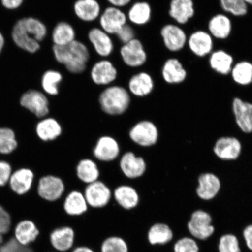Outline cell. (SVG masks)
<instances>
[{
    "label": "cell",
    "instance_id": "6da1fadb",
    "mask_svg": "<svg viewBox=\"0 0 252 252\" xmlns=\"http://www.w3.org/2000/svg\"><path fill=\"white\" fill-rule=\"evenodd\" d=\"M46 33V27L42 22L29 18L17 22L12 35L16 45L28 52L33 53L40 49L39 42L45 38Z\"/></svg>",
    "mask_w": 252,
    "mask_h": 252
},
{
    "label": "cell",
    "instance_id": "7a4b0ae2",
    "mask_svg": "<svg viewBox=\"0 0 252 252\" xmlns=\"http://www.w3.org/2000/svg\"><path fill=\"white\" fill-rule=\"evenodd\" d=\"M56 61L65 65L71 73L78 74L86 70L90 53L83 43L75 40L68 45L53 47Z\"/></svg>",
    "mask_w": 252,
    "mask_h": 252
},
{
    "label": "cell",
    "instance_id": "3957f363",
    "mask_svg": "<svg viewBox=\"0 0 252 252\" xmlns=\"http://www.w3.org/2000/svg\"><path fill=\"white\" fill-rule=\"evenodd\" d=\"M99 101L102 109L110 115H120L124 113L130 104L128 91L121 86L106 88L100 94Z\"/></svg>",
    "mask_w": 252,
    "mask_h": 252
},
{
    "label": "cell",
    "instance_id": "277c9868",
    "mask_svg": "<svg viewBox=\"0 0 252 252\" xmlns=\"http://www.w3.org/2000/svg\"><path fill=\"white\" fill-rule=\"evenodd\" d=\"M187 228L189 235L198 242L207 241L216 231L212 214L203 209L192 212Z\"/></svg>",
    "mask_w": 252,
    "mask_h": 252
},
{
    "label": "cell",
    "instance_id": "5b68a950",
    "mask_svg": "<svg viewBox=\"0 0 252 252\" xmlns=\"http://www.w3.org/2000/svg\"><path fill=\"white\" fill-rule=\"evenodd\" d=\"M20 105L37 119L46 117L49 113V102L45 94L39 91L31 90L20 97Z\"/></svg>",
    "mask_w": 252,
    "mask_h": 252
},
{
    "label": "cell",
    "instance_id": "8992f818",
    "mask_svg": "<svg viewBox=\"0 0 252 252\" xmlns=\"http://www.w3.org/2000/svg\"><path fill=\"white\" fill-rule=\"evenodd\" d=\"M64 184L57 176L47 175L39 179L37 184V194L41 199L53 202L59 199L64 192Z\"/></svg>",
    "mask_w": 252,
    "mask_h": 252
},
{
    "label": "cell",
    "instance_id": "52a82bcc",
    "mask_svg": "<svg viewBox=\"0 0 252 252\" xmlns=\"http://www.w3.org/2000/svg\"><path fill=\"white\" fill-rule=\"evenodd\" d=\"M160 35L166 48L170 52H180L187 45L188 36L179 25H165L160 30Z\"/></svg>",
    "mask_w": 252,
    "mask_h": 252
},
{
    "label": "cell",
    "instance_id": "ba28073f",
    "mask_svg": "<svg viewBox=\"0 0 252 252\" xmlns=\"http://www.w3.org/2000/svg\"><path fill=\"white\" fill-rule=\"evenodd\" d=\"M130 137L135 143L143 147H150L158 140L159 132L157 126L150 121L138 123L131 129Z\"/></svg>",
    "mask_w": 252,
    "mask_h": 252
},
{
    "label": "cell",
    "instance_id": "9c48e42d",
    "mask_svg": "<svg viewBox=\"0 0 252 252\" xmlns=\"http://www.w3.org/2000/svg\"><path fill=\"white\" fill-rule=\"evenodd\" d=\"M187 45L193 55L204 58L213 52L214 38L209 32L197 30L188 36Z\"/></svg>",
    "mask_w": 252,
    "mask_h": 252
},
{
    "label": "cell",
    "instance_id": "30bf717a",
    "mask_svg": "<svg viewBox=\"0 0 252 252\" xmlns=\"http://www.w3.org/2000/svg\"><path fill=\"white\" fill-rule=\"evenodd\" d=\"M84 195L88 206L95 209L107 206L112 197L110 189L99 181L88 184Z\"/></svg>",
    "mask_w": 252,
    "mask_h": 252
},
{
    "label": "cell",
    "instance_id": "8fae6325",
    "mask_svg": "<svg viewBox=\"0 0 252 252\" xmlns=\"http://www.w3.org/2000/svg\"><path fill=\"white\" fill-rule=\"evenodd\" d=\"M120 53L125 64L130 67H140L147 61L146 50L141 41L137 39L125 44Z\"/></svg>",
    "mask_w": 252,
    "mask_h": 252
},
{
    "label": "cell",
    "instance_id": "7c38bea8",
    "mask_svg": "<svg viewBox=\"0 0 252 252\" xmlns=\"http://www.w3.org/2000/svg\"><path fill=\"white\" fill-rule=\"evenodd\" d=\"M34 181L33 172L31 169L22 168L12 172L8 186L15 194L24 196L31 191Z\"/></svg>",
    "mask_w": 252,
    "mask_h": 252
},
{
    "label": "cell",
    "instance_id": "4fadbf2b",
    "mask_svg": "<svg viewBox=\"0 0 252 252\" xmlns=\"http://www.w3.org/2000/svg\"><path fill=\"white\" fill-rule=\"evenodd\" d=\"M232 108L235 122L240 130L246 134L252 133V103L235 97Z\"/></svg>",
    "mask_w": 252,
    "mask_h": 252
},
{
    "label": "cell",
    "instance_id": "5bb4252c",
    "mask_svg": "<svg viewBox=\"0 0 252 252\" xmlns=\"http://www.w3.org/2000/svg\"><path fill=\"white\" fill-rule=\"evenodd\" d=\"M213 151L220 159L235 160L241 155L242 144L240 141L235 137H222L216 142Z\"/></svg>",
    "mask_w": 252,
    "mask_h": 252
},
{
    "label": "cell",
    "instance_id": "9a60e30c",
    "mask_svg": "<svg viewBox=\"0 0 252 252\" xmlns=\"http://www.w3.org/2000/svg\"><path fill=\"white\" fill-rule=\"evenodd\" d=\"M99 23L105 32L116 34L127 23V17L120 8L110 7L100 15Z\"/></svg>",
    "mask_w": 252,
    "mask_h": 252
},
{
    "label": "cell",
    "instance_id": "2e32d148",
    "mask_svg": "<svg viewBox=\"0 0 252 252\" xmlns=\"http://www.w3.org/2000/svg\"><path fill=\"white\" fill-rule=\"evenodd\" d=\"M196 194L204 201L214 199L219 193L221 183L218 176L212 173H204L198 178Z\"/></svg>",
    "mask_w": 252,
    "mask_h": 252
},
{
    "label": "cell",
    "instance_id": "e0dca14e",
    "mask_svg": "<svg viewBox=\"0 0 252 252\" xmlns=\"http://www.w3.org/2000/svg\"><path fill=\"white\" fill-rule=\"evenodd\" d=\"M147 239L153 247H165L174 241V233L168 223L158 222L151 225L147 233Z\"/></svg>",
    "mask_w": 252,
    "mask_h": 252
},
{
    "label": "cell",
    "instance_id": "ac0fdd59",
    "mask_svg": "<svg viewBox=\"0 0 252 252\" xmlns=\"http://www.w3.org/2000/svg\"><path fill=\"white\" fill-rule=\"evenodd\" d=\"M75 239L74 230L68 226L53 229L49 236L50 245L56 251L61 252L71 250L74 246Z\"/></svg>",
    "mask_w": 252,
    "mask_h": 252
},
{
    "label": "cell",
    "instance_id": "d6986e66",
    "mask_svg": "<svg viewBox=\"0 0 252 252\" xmlns=\"http://www.w3.org/2000/svg\"><path fill=\"white\" fill-rule=\"evenodd\" d=\"M195 15L193 0H171L169 15L178 25L187 24Z\"/></svg>",
    "mask_w": 252,
    "mask_h": 252
},
{
    "label": "cell",
    "instance_id": "ffe728a7",
    "mask_svg": "<svg viewBox=\"0 0 252 252\" xmlns=\"http://www.w3.org/2000/svg\"><path fill=\"white\" fill-rule=\"evenodd\" d=\"M162 76L166 83L179 84L187 80L188 72L184 64L176 58L167 59L162 68Z\"/></svg>",
    "mask_w": 252,
    "mask_h": 252
},
{
    "label": "cell",
    "instance_id": "44dd1931",
    "mask_svg": "<svg viewBox=\"0 0 252 252\" xmlns=\"http://www.w3.org/2000/svg\"><path fill=\"white\" fill-rule=\"evenodd\" d=\"M118 71L112 62L102 60L93 65L91 77L94 83L105 86L113 83L117 77Z\"/></svg>",
    "mask_w": 252,
    "mask_h": 252
},
{
    "label": "cell",
    "instance_id": "7402d4cb",
    "mask_svg": "<svg viewBox=\"0 0 252 252\" xmlns=\"http://www.w3.org/2000/svg\"><path fill=\"white\" fill-rule=\"evenodd\" d=\"M232 23L228 15L219 13L213 16L208 23V32L214 39L225 40L231 35Z\"/></svg>",
    "mask_w": 252,
    "mask_h": 252
},
{
    "label": "cell",
    "instance_id": "603a6c76",
    "mask_svg": "<svg viewBox=\"0 0 252 252\" xmlns=\"http://www.w3.org/2000/svg\"><path fill=\"white\" fill-rule=\"evenodd\" d=\"M120 166L126 176L130 179L140 177L146 170V163L143 158L128 152L122 156Z\"/></svg>",
    "mask_w": 252,
    "mask_h": 252
},
{
    "label": "cell",
    "instance_id": "cb8c5ba5",
    "mask_svg": "<svg viewBox=\"0 0 252 252\" xmlns=\"http://www.w3.org/2000/svg\"><path fill=\"white\" fill-rule=\"evenodd\" d=\"M40 234V230L36 223L30 220H21L14 228V238L24 246H30L34 243Z\"/></svg>",
    "mask_w": 252,
    "mask_h": 252
},
{
    "label": "cell",
    "instance_id": "d4e9b609",
    "mask_svg": "<svg viewBox=\"0 0 252 252\" xmlns=\"http://www.w3.org/2000/svg\"><path fill=\"white\" fill-rule=\"evenodd\" d=\"M120 148L118 142L110 136L100 137L94 149V155L104 162L115 160L119 156Z\"/></svg>",
    "mask_w": 252,
    "mask_h": 252
},
{
    "label": "cell",
    "instance_id": "484cf974",
    "mask_svg": "<svg viewBox=\"0 0 252 252\" xmlns=\"http://www.w3.org/2000/svg\"><path fill=\"white\" fill-rule=\"evenodd\" d=\"M209 63L210 68L214 71L222 75L230 74L235 64L233 56L222 49L213 50L209 55Z\"/></svg>",
    "mask_w": 252,
    "mask_h": 252
},
{
    "label": "cell",
    "instance_id": "4316f807",
    "mask_svg": "<svg viewBox=\"0 0 252 252\" xmlns=\"http://www.w3.org/2000/svg\"><path fill=\"white\" fill-rule=\"evenodd\" d=\"M88 39L93 45L94 50L102 57H108L113 51V43L109 34L100 28H94L88 33Z\"/></svg>",
    "mask_w": 252,
    "mask_h": 252
},
{
    "label": "cell",
    "instance_id": "83f0119b",
    "mask_svg": "<svg viewBox=\"0 0 252 252\" xmlns=\"http://www.w3.org/2000/svg\"><path fill=\"white\" fill-rule=\"evenodd\" d=\"M35 132L37 138L43 142L53 141L61 135L62 128L54 118H45L37 123Z\"/></svg>",
    "mask_w": 252,
    "mask_h": 252
},
{
    "label": "cell",
    "instance_id": "f1b7e54d",
    "mask_svg": "<svg viewBox=\"0 0 252 252\" xmlns=\"http://www.w3.org/2000/svg\"><path fill=\"white\" fill-rule=\"evenodd\" d=\"M154 82L151 75L146 72L133 75L128 82V88L134 95L144 97L149 95L154 90Z\"/></svg>",
    "mask_w": 252,
    "mask_h": 252
},
{
    "label": "cell",
    "instance_id": "f546056e",
    "mask_svg": "<svg viewBox=\"0 0 252 252\" xmlns=\"http://www.w3.org/2000/svg\"><path fill=\"white\" fill-rule=\"evenodd\" d=\"M74 9L77 17L85 22L94 21L100 14V6L96 0H78Z\"/></svg>",
    "mask_w": 252,
    "mask_h": 252
},
{
    "label": "cell",
    "instance_id": "4dcf8cb0",
    "mask_svg": "<svg viewBox=\"0 0 252 252\" xmlns=\"http://www.w3.org/2000/svg\"><path fill=\"white\" fill-rule=\"evenodd\" d=\"M114 197L117 203L126 210H131L137 206L140 198L133 187L122 185L115 189Z\"/></svg>",
    "mask_w": 252,
    "mask_h": 252
},
{
    "label": "cell",
    "instance_id": "1f68e13d",
    "mask_svg": "<svg viewBox=\"0 0 252 252\" xmlns=\"http://www.w3.org/2000/svg\"><path fill=\"white\" fill-rule=\"evenodd\" d=\"M88 203L84 195L78 191L69 193L63 204L65 212L69 216H78L86 213Z\"/></svg>",
    "mask_w": 252,
    "mask_h": 252
},
{
    "label": "cell",
    "instance_id": "d6a6232c",
    "mask_svg": "<svg viewBox=\"0 0 252 252\" xmlns=\"http://www.w3.org/2000/svg\"><path fill=\"white\" fill-rule=\"evenodd\" d=\"M232 80L241 86H248L252 83V63L242 61L235 63L231 71Z\"/></svg>",
    "mask_w": 252,
    "mask_h": 252
},
{
    "label": "cell",
    "instance_id": "836d02e7",
    "mask_svg": "<svg viewBox=\"0 0 252 252\" xmlns=\"http://www.w3.org/2000/svg\"><path fill=\"white\" fill-rule=\"evenodd\" d=\"M52 38L55 46L68 45L75 40V32L70 24L61 22L56 25L53 32Z\"/></svg>",
    "mask_w": 252,
    "mask_h": 252
},
{
    "label": "cell",
    "instance_id": "e575fe53",
    "mask_svg": "<svg viewBox=\"0 0 252 252\" xmlns=\"http://www.w3.org/2000/svg\"><path fill=\"white\" fill-rule=\"evenodd\" d=\"M99 171L96 163L93 160H81L77 166V175L82 182L90 184L96 182L99 177Z\"/></svg>",
    "mask_w": 252,
    "mask_h": 252
},
{
    "label": "cell",
    "instance_id": "d590c367",
    "mask_svg": "<svg viewBox=\"0 0 252 252\" xmlns=\"http://www.w3.org/2000/svg\"><path fill=\"white\" fill-rule=\"evenodd\" d=\"M152 10L146 2L135 3L128 12V18L132 23L137 25L147 24L151 20Z\"/></svg>",
    "mask_w": 252,
    "mask_h": 252
},
{
    "label": "cell",
    "instance_id": "8d00e7d4",
    "mask_svg": "<svg viewBox=\"0 0 252 252\" xmlns=\"http://www.w3.org/2000/svg\"><path fill=\"white\" fill-rule=\"evenodd\" d=\"M18 146L14 130L8 127H0V154L9 155L17 150Z\"/></svg>",
    "mask_w": 252,
    "mask_h": 252
},
{
    "label": "cell",
    "instance_id": "74e56055",
    "mask_svg": "<svg viewBox=\"0 0 252 252\" xmlns=\"http://www.w3.org/2000/svg\"><path fill=\"white\" fill-rule=\"evenodd\" d=\"M63 80V76L59 72L49 70L43 74L42 86L45 92L51 96H56L59 94V86Z\"/></svg>",
    "mask_w": 252,
    "mask_h": 252
},
{
    "label": "cell",
    "instance_id": "f35d334b",
    "mask_svg": "<svg viewBox=\"0 0 252 252\" xmlns=\"http://www.w3.org/2000/svg\"><path fill=\"white\" fill-rule=\"evenodd\" d=\"M218 252H242L240 239L232 233H225L220 236L217 243Z\"/></svg>",
    "mask_w": 252,
    "mask_h": 252
},
{
    "label": "cell",
    "instance_id": "ab89813d",
    "mask_svg": "<svg viewBox=\"0 0 252 252\" xmlns=\"http://www.w3.org/2000/svg\"><path fill=\"white\" fill-rule=\"evenodd\" d=\"M222 10L236 17H242L248 13L249 6L242 0H220Z\"/></svg>",
    "mask_w": 252,
    "mask_h": 252
},
{
    "label": "cell",
    "instance_id": "60d3db41",
    "mask_svg": "<svg viewBox=\"0 0 252 252\" xmlns=\"http://www.w3.org/2000/svg\"><path fill=\"white\" fill-rule=\"evenodd\" d=\"M100 252H128L127 242L118 236H109L100 246Z\"/></svg>",
    "mask_w": 252,
    "mask_h": 252
},
{
    "label": "cell",
    "instance_id": "b9f144b4",
    "mask_svg": "<svg viewBox=\"0 0 252 252\" xmlns=\"http://www.w3.org/2000/svg\"><path fill=\"white\" fill-rule=\"evenodd\" d=\"M172 252H200L199 243L190 236H183L172 243Z\"/></svg>",
    "mask_w": 252,
    "mask_h": 252
},
{
    "label": "cell",
    "instance_id": "7bdbcfd3",
    "mask_svg": "<svg viewBox=\"0 0 252 252\" xmlns=\"http://www.w3.org/2000/svg\"><path fill=\"white\" fill-rule=\"evenodd\" d=\"M12 229V220L10 214L1 205H0V246L5 241V238Z\"/></svg>",
    "mask_w": 252,
    "mask_h": 252
},
{
    "label": "cell",
    "instance_id": "ee69618b",
    "mask_svg": "<svg viewBox=\"0 0 252 252\" xmlns=\"http://www.w3.org/2000/svg\"><path fill=\"white\" fill-rule=\"evenodd\" d=\"M0 252H36L33 248L30 246H24L16 240L14 236L5 239L0 246Z\"/></svg>",
    "mask_w": 252,
    "mask_h": 252
},
{
    "label": "cell",
    "instance_id": "f6af8a7d",
    "mask_svg": "<svg viewBox=\"0 0 252 252\" xmlns=\"http://www.w3.org/2000/svg\"><path fill=\"white\" fill-rule=\"evenodd\" d=\"M13 170L9 163L4 160H0V188L7 186Z\"/></svg>",
    "mask_w": 252,
    "mask_h": 252
},
{
    "label": "cell",
    "instance_id": "bcb514c9",
    "mask_svg": "<svg viewBox=\"0 0 252 252\" xmlns=\"http://www.w3.org/2000/svg\"><path fill=\"white\" fill-rule=\"evenodd\" d=\"M116 35L118 36V39L124 43H127L131 40L134 39V31L130 25L126 24L120 30Z\"/></svg>",
    "mask_w": 252,
    "mask_h": 252
},
{
    "label": "cell",
    "instance_id": "7dc6e473",
    "mask_svg": "<svg viewBox=\"0 0 252 252\" xmlns=\"http://www.w3.org/2000/svg\"><path fill=\"white\" fill-rule=\"evenodd\" d=\"M247 250L252 252V223L245 226L242 232V241Z\"/></svg>",
    "mask_w": 252,
    "mask_h": 252
},
{
    "label": "cell",
    "instance_id": "c3c4849f",
    "mask_svg": "<svg viewBox=\"0 0 252 252\" xmlns=\"http://www.w3.org/2000/svg\"><path fill=\"white\" fill-rule=\"evenodd\" d=\"M2 4L8 9L17 8L21 5L23 0H1Z\"/></svg>",
    "mask_w": 252,
    "mask_h": 252
},
{
    "label": "cell",
    "instance_id": "681fc988",
    "mask_svg": "<svg viewBox=\"0 0 252 252\" xmlns=\"http://www.w3.org/2000/svg\"><path fill=\"white\" fill-rule=\"evenodd\" d=\"M108 1L113 5V7L119 8L127 5L130 3L131 0H108Z\"/></svg>",
    "mask_w": 252,
    "mask_h": 252
},
{
    "label": "cell",
    "instance_id": "f907efd6",
    "mask_svg": "<svg viewBox=\"0 0 252 252\" xmlns=\"http://www.w3.org/2000/svg\"><path fill=\"white\" fill-rule=\"evenodd\" d=\"M71 252H94L92 249L86 246H80L74 249Z\"/></svg>",
    "mask_w": 252,
    "mask_h": 252
},
{
    "label": "cell",
    "instance_id": "816d5d0a",
    "mask_svg": "<svg viewBox=\"0 0 252 252\" xmlns=\"http://www.w3.org/2000/svg\"><path fill=\"white\" fill-rule=\"evenodd\" d=\"M4 45V39L2 34L0 33V53H1L3 46Z\"/></svg>",
    "mask_w": 252,
    "mask_h": 252
},
{
    "label": "cell",
    "instance_id": "f5cc1de1",
    "mask_svg": "<svg viewBox=\"0 0 252 252\" xmlns=\"http://www.w3.org/2000/svg\"><path fill=\"white\" fill-rule=\"evenodd\" d=\"M242 1L248 6H252V0H242Z\"/></svg>",
    "mask_w": 252,
    "mask_h": 252
}]
</instances>
